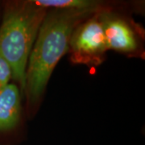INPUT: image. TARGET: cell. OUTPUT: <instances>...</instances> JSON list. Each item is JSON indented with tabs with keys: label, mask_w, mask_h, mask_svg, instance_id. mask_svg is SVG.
I'll return each instance as SVG.
<instances>
[{
	"label": "cell",
	"mask_w": 145,
	"mask_h": 145,
	"mask_svg": "<svg viewBox=\"0 0 145 145\" xmlns=\"http://www.w3.org/2000/svg\"><path fill=\"white\" fill-rule=\"evenodd\" d=\"M93 12L62 9H50L47 12L27 66L25 90L31 105L41 97L54 68L67 52L74 29Z\"/></svg>",
	"instance_id": "obj_1"
},
{
	"label": "cell",
	"mask_w": 145,
	"mask_h": 145,
	"mask_svg": "<svg viewBox=\"0 0 145 145\" xmlns=\"http://www.w3.org/2000/svg\"><path fill=\"white\" fill-rule=\"evenodd\" d=\"M69 47L78 62L97 61L103 54L107 48L99 16H94L74 29Z\"/></svg>",
	"instance_id": "obj_3"
},
{
	"label": "cell",
	"mask_w": 145,
	"mask_h": 145,
	"mask_svg": "<svg viewBox=\"0 0 145 145\" xmlns=\"http://www.w3.org/2000/svg\"><path fill=\"white\" fill-rule=\"evenodd\" d=\"M12 77V71L9 64L0 55V90L7 85Z\"/></svg>",
	"instance_id": "obj_7"
},
{
	"label": "cell",
	"mask_w": 145,
	"mask_h": 145,
	"mask_svg": "<svg viewBox=\"0 0 145 145\" xmlns=\"http://www.w3.org/2000/svg\"><path fill=\"white\" fill-rule=\"evenodd\" d=\"M46 13L47 9L31 1L11 2L6 7L0 26V55L22 90L25 89L29 56Z\"/></svg>",
	"instance_id": "obj_2"
},
{
	"label": "cell",
	"mask_w": 145,
	"mask_h": 145,
	"mask_svg": "<svg viewBox=\"0 0 145 145\" xmlns=\"http://www.w3.org/2000/svg\"><path fill=\"white\" fill-rule=\"evenodd\" d=\"M35 5L45 9H62L97 11L101 3L98 1L89 0H37L31 1Z\"/></svg>",
	"instance_id": "obj_6"
},
{
	"label": "cell",
	"mask_w": 145,
	"mask_h": 145,
	"mask_svg": "<svg viewBox=\"0 0 145 145\" xmlns=\"http://www.w3.org/2000/svg\"><path fill=\"white\" fill-rule=\"evenodd\" d=\"M107 49L132 52L137 48L135 35L124 20L114 16H99Z\"/></svg>",
	"instance_id": "obj_4"
},
{
	"label": "cell",
	"mask_w": 145,
	"mask_h": 145,
	"mask_svg": "<svg viewBox=\"0 0 145 145\" xmlns=\"http://www.w3.org/2000/svg\"><path fill=\"white\" fill-rule=\"evenodd\" d=\"M20 117V95L14 84H8L0 90V131L13 129Z\"/></svg>",
	"instance_id": "obj_5"
}]
</instances>
